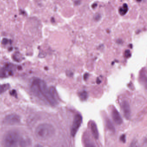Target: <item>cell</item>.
I'll list each match as a JSON object with an SVG mask.
<instances>
[{"label": "cell", "mask_w": 147, "mask_h": 147, "mask_svg": "<svg viewBox=\"0 0 147 147\" xmlns=\"http://www.w3.org/2000/svg\"><path fill=\"white\" fill-rule=\"evenodd\" d=\"M35 147H42L41 145H39V144H37V145H36Z\"/></svg>", "instance_id": "cell-27"}, {"label": "cell", "mask_w": 147, "mask_h": 147, "mask_svg": "<svg viewBox=\"0 0 147 147\" xmlns=\"http://www.w3.org/2000/svg\"><path fill=\"white\" fill-rule=\"evenodd\" d=\"M10 94H11V95H12V96H14V97L17 98V93L16 90H14V89L12 90V91H11V92H10Z\"/></svg>", "instance_id": "cell-21"}, {"label": "cell", "mask_w": 147, "mask_h": 147, "mask_svg": "<svg viewBox=\"0 0 147 147\" xmlns=\"http://www.w3.org/2000/svg\"><path fill=\"white\" fill-rule=\"evenodd\" d=\"M20 117L15 114L7 115L4 119V123L7 125H15L20 122Z\"/></svg>", "instance_id": "cell-5"}, {"label": "cell", "mask_w": 147, "mask_h": 147, "mask_svg": "<svg viewBox=\"0 0 147 147\" xmlns=\"http://www.w3.org/2000/svg\"><path fill=\"white\" fill-rule=\"evenodd\" d=\"M112 117L113 119L116 124L120 125L123 123V119L119 112L117 109H113L112 111Z\"/></svg>", "instance_id": "cell-7"}, {"label": "cell", "mask_w": 147, "mask_h": 147, "mask_svg": "<svg viewBox=\"0 0 147 147\" xmlns=\"http://www.w3.org/2000/svg\"><path fill=\"white\" fill-rule=\"evenodd\" d=\"M6 76V69L5 68H0V77H5Z\"/></svg>", "instance_id": "cell-15"}, {"label": "cell", "mask_w": 147, "mask_h": 147, "mask_svg": "<svg viewBox=\"0 0 147 147\" xmlns=\"http://www.w3.org/2000/svg\"><path fill=\"white\" fill-rule=\"evenodd\" d=\"M66 74H67V76H69V77H72L74 75V74H73V72L70 71H69V70L67 71Z\"/></svg>", "instance_id": "cell-22"}, {"label": "cell", "mask_w": 147, "mask_h": 147, "mask_svg": "<svg viewBox=\"0 0 147 147\" xmlns=\"http://www.w3.org/2000/svg\"><path fill=\"white\" fill-rule=\"evenodd\" d=\"M79 97L82 100H86L88 98V94L86 91H83L79 93Z\"/></svg>", "instance_id": "cell-12"}, {"label": "cell", "mask_w": 147, "mask_h": 147, "mask_svg": "<svg viewBox=\"0 0 147 147\" xmlns=\"http://www.w3.org/2000/svg\"><path fill=\"white\" fill-rule=\"evenodd\" d=\"M49 90L50 93L52 98L57 102V100L58 99V95H57V92L55 88L54 87L51 86L49 88Z\"/></svg>", "instance_id": "cell-9"}, {"label": "cell", "mask_w": 147, "mask_h": 147, "mask_svg": "<svg viewBox=\"0 0 147 147\" xmlns=\"http://www.w3.org/2000/svg\"><path fill=\"white\" fill-rule=\"evenodd\" d=\"M106 125L108 129L112 131H115V128L109 119H107L106 121Z\"/></svg>", "instance_id": "cell-14"}, {"label": "cell", "mask_w": 147, "mask_h": 147, "mask_svg": "<svg viewBox=\"0 0 147 147\" xmlns=\"http://www.w3.org/2000/svg\"><path fill=\"white\" fill-rule=\"evenodd\" d=\"M129 147H138V142L136 139H133Z\"/></svg>", "instance_id": "cell-16"}, {"label": "cell", "mask_w": 147, "mask_h": 147, "mask_svg": "<svg viewBox=\"0 0 147 147\" xmlns=\"http://www.w3.org/2000/svg\"><path fill=\"white\" fill-rule=\"evenodd\" d=\"M18 134L14 131H10L5 136L4 140L5 147H18Z\"/></svg>", "instance_id": "cell-3"}, {"label": "cell", "mask_w": 147, "mask_h": 147, "mask_svg": "<svg viewBox=\"0 0 147 147\" xmlns=\"http://www.w3.org/2000/svg\"><path fill=\"white\" fill-rule=\"evenodd\" d=\"M97 6V4L95 3V4H93V5H92V7L93 8H95Z\"/></svg>", "instance_id": "cell-25"}, {"label": "cell", "mask_w": 147, "mask_h": 147, "mask_svg": "<svg viewBox=\"0 0 147 147\" xmlns=\"http://www.w3.org/2000/svg\"><path fill=\"white\" fill-rule=\"evenodd\" d=\"M122 108L125 117L127 119H129L131 116V110L129 104L127 100H124L122 103Z\"/></svg>", "instance_id": "cell-6"}, {"label": "cell", "mask_w": 147, "mask_h": 147, "mask_svg": "<svg viewBox=\"0 0 147 147\" xmlns=\"http://www.w3.org/2000/svg\"><path fill=\"white\" fill-rule=\"evenodd\" d=\"M125 58H129L131 56V53L130 51L129 50H127L125 51Z\"/></svg>", "instance_id": "cell-18"}, {"label": "cell", "mask_w": 147, "mask_h": 147, "mask_svg": "<svg viewBox=\"0 0 147 147\" xmlns=\"http://www.w3.org/2000/svg\"><path fill=\"white\" fill-rule=\"evenodd\" d=\"M120 140L123 143H125V141H126V138H125V135H124V134L122 135L120 137Z\"/></svg>", "instance_id": "cell-19"}, {"label": "cell", "mask_w": 147, "mask_h": 147, "mask_svg": "<svg viewBox=\"0 0 147 147\" xmlns=\"http://www.w3.org/2000/svg\"><path fill=\"white\" fill-rule=\"evenodd\" d=\"M100 18H101V16H100V14H99V13H97L94 15V20H96V21L99 20Z\"/></svg>", "instance_id": "cell-20"}, {"label": "cell", "mask_w": 147, "mask_h": 147, "mask_svg": "<svg viewBox=\"0 0 147 147\" xmlns=\"http://www.w3.org/2000/svg\"><path fill=\"white\" fill-rule=\"evenodd\" d=\"M31 89L35 95L39 98H45L51 105H55L57 103L51 96L46 82L43 80L38 78L36 81L33 82Z\"/></svg>", "instance_id": "cell-1"}, {"label": "cell", "mask_w": 147, "mask_h": 147, "mask_svg": "<svg viewBox=\"0 0 147 147\" xmlns=\"http://www.w3.org/2000/svg\"><path fill=\"white\" fill-rule=\"evenodd\" d=\"M10 86L9 84H3L0 85V94L6 92L10 88Z\"/></svg>", "instance_id": "cell-11"}, {"label": "cell", "mask_w": 147, "mask_h": 147, "mask_svg": "<svg viewBox=\"0 0 147 147\" xmlns=\"http://www.w3.org/2000/svg\"><path fill=\"white\" fill-rule=\"evenodd\" d=\"M8 39L7 38H5L2 40V44L4 45H6L7 44V43H8Z\"/></svg>", "instance_id": "cell-23"}, {"label": "cell", "mask_w": 147, "mask_h": 147, "mask_svg": "<svg viewBox=\"0 0 147 147\" xmlns=\"http://www.w3.org/2000/svg\"><path fill=\"white\" fill-rule=\"evenodd\" d=\"M20 145L21 147H26L29 144V140L25 138H22L20 141Z\"/></svg>", "instance_id": "cell-13"}, {"label": "cell", "mask_w": 147, "mask_h": 147, "mask_svg": "<svg viewBox=\"0 0 147 147\" xmlns=\"http://www.w3.org/2000/svg\"><path fill=\"white\" fill-rule=\"evenodd\" d=\"M85 146L86 147H95V145L92 142L89 140L86 141L85 142Z\"/></svg>", "instance_id": "cell-17"}, {"label": "cell", "mask_w": 147, "mask_h": 147, "mask_svg": "<svg viewBox=\"0 0 147 147\" xmlns=\"http://www.w3.org/2000/svg\"><path fill=\"white\" fill-rule=\"evenodd\" d=\"M55 133V129L50 124L43 123L38 126L35 131L36 136L38 139L44 140L53 136Z\"/></svg>", "instance_id": "cell-2"}, {"label": "cell", "mask_w": 147, "mask_h": 147, "mask_svg": "<svg viewBox=\"0 0 147 147\" xmlns=\"http://www.w3.org/2000/svg\"><path fill=\"white\" fill-rule=\"evenodd\" d=\"M91 129L92 134L95 139H98L99 137L97 125L94 122H92L91 123Z\"/></svg>", "instance_id": "cell-8"}, {"label": "cell", "mask_w": 147, "mask_h": 147, "mask_svg": "<svg viewBox=\"0 0 147 147\" xmlns=\"http://www.w3.org/2000/svg\"><path fill=\"white\" fill-rule=\"evenodd\" d=\"M97 82L98 84H99V83H100V82H101V81L100 80H98H98H97Z\"/></svg>", "instance_id": "cell-26"}, {"label": "cell", "mask_w": 147, "mask_h": 147, "mask_svg": "<svg viewBox=\"0 0 147 147\" xmlns=\"http://www.w3.org/2000/svg\"><path fill=\"white\" fill-rule=\"evenodd\" d=\"M82 122V116L81 114L77 113L75 116L74 121H73L72 129H71V134L72 136H75L79 128L81 125Z\"/></svg>", "instance_id": "cell-4"}, {"label": "cell", "mask_w": 147, "mask_h": 147, "mask_svg": "<svg viewBox=\"0 0 147 147\" xmlns=\"http://www.w3.org/2000/svg\"><path fill=\"white\" fill-rule=\"evenodd\" d=\"M128 11V7L127 4L125 3L122 7H120L119 10V14L121 15H124L127 13Z\"/></svg>", "instance_id": "cell-10"}, {"label": "cell", "mask_w": 147, "mask_h": 147, "mask_svg": "<svg viewBox=\"0 0 147 147\" xmlns=\"http://www.w3.org/2000/svg\"><path fill=\"white\" fill-rule=\"evenodd\" d=\"M88 77V73H86V74H84V76H83V79L85 80H86Z\"/></svg>", "instance_id": "cell-24"}]
</instances>
